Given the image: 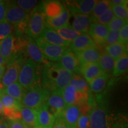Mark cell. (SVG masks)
Here are the masks:
<instances>
[{
	"label": "cell",
	"mask_w": 128,
	"mask_h": 128,
	"mask_svg": "<svg viewBox=\"0 0 128 128\" xmlns=\"http://www.w3.org/2000/svg\"><path fill=\"white\" fill-rule=\"evenodd\" d=\"M56 32L58 33L59 35L65 41L68 42L69 43H71L76 38L80 35L81 34L78 32H76L72 28H71L70 26L64 27L60 28L55 30Z\"/></svg>",
	"instance_id": "obj_31"
},
{
	"label": "cell",
	"mask_w": 128,
	"mask_h": 128,
	"mask_svg": "<svg viewBox=\"0 0 128 128\" xmlns=\"http://www.w3.org/2000/svg\"><path fill=\"white\" fill-rule=\"evenodd\" d=\"M108 33L109 30L106 26L92 22L90 27L88 34L96 45L104 46Z\"/></svg>",
	"instance_id": "obj_13"
},
{
	"label": "cell",
	"mask_w": 128,
	"mask_h": 128,
	"mask_svg": "<svg viewBox=\"0 0 128 128\" xmlns=\"http://www.w3.org/2000/svg\"><path fill=\"white\" fill-rule=\"evenodd\" d=\"M52 128H70L64 122L63 119L60 117H58L55 119V123Z\"/></svg>",
	"instance_id": "obj_43"
},
{
	"label": "cell",
	"mask_w": 128,
	"mask_h": 128,
	"mask_svg": "<svg viewBox=\"0 0 128 128\" xmlns=\"http://www.w3.org/2000/svg\"><path fill=\"white\" fill-rule=\"evenodd\" d=\"M74 54L77 57L80 65H82L98 62L102 52L96 46L80 52H74Z\"/></svg>",
	"instance_id": "obj_17"
},
{
	"label": "cell",
	"mask_w": 128,
	"mask_h": 128,
	"mask_svg": "<svg viewBox=\"0 0 128 128\" xmlns=\"http://www.w3.org/2000/svg\"><path fill=\"white\" fill-rule=\"evenodd\" d=\"M110 128H128V124L125 122H117L112 124Z\"/></svg>",
	"instance_id": "obj_46"
},
{
	"label": "cell",
	"mask_w": 128,
	"mask_h": 128,
	"mask_svg": "<svg viewBox=\"0 0 128 128\" xmlns=\"http://www.w3.org/2000/svg\"><path fill=\"white\" fill-rule=\"evenodd\" d=\"M115 60L107 52L104 51L100 55L98 64L104 73L110 75L114 68Z\"/></svg>",
	"instance_id": "obj_26"
},
{
	"label": "cell",
	"mask_w": 128,
	"mask_h": 128,
	"mask_svg": "<svg viewBox=\"0 0 128 128\" xmlns=\"http://www.w3.org/2000/svg\"><path fill=\"white\" fill-rule=\"evenodd\" d=\"M73 17L71 25L69 26L74 30L80 34H88L90 27L92 23L91 15L81 14H70Z\"/></svg>",
	"instance_id": "obj_12"
},
{
	"label": "cell",
	"mask_w": 128,
	"mask_h": 128,
	"mask_svg": "<svg viewBox=\"0 0 128 128\" xmlns=\"http://www.w3.org/2000/svg\"><path fill=\"white\" fill-rule=\"evenodd\" d=\"M70 85L79 92L85 93H89L91 92L88 84L80 74H74Z\"/></svg>",
	"instance_id": "obj_29"
},
{
	"label": "cell",
	"mask_w": 128,
	"mask_h": 128,
	"mask_svg": "<svg viewBox=\"0 0 128 128\" xmlns=\"http://www.w3.org/2000/svg\"><path fill=\"white\" fill-rule=\"evenodd\" d=\"M76 128H90L88 114H81L76 124Z\"/></svg>",
	"instance_id": "obj_39"
},
{
	"label": "cell",
	"mask_w": 128,
	"mask_h": 128,
	"mask_svg": "<svg viewBox=\"0 0 128 128\" xmlns=\"http://www.w3.org/2000/svg\"><path fill=\"white\" fill-rule=\"evenodd\" d=\"M6 64H7L6 62L2 58V57L0 55V65H6Z\"/></svg>",
	"instance_id": "obj_49"
},
{
	"label": "cell",
	"mask_w": 128,
	"mask_h": 128,
	"mask_svg": "<svg viewBox=\"0 0 128 128\" xmlns=\"http://www.w3.org/2000/svg\"><path fill=\"white\" fill-rule=\"evenodd\" d=\"M128 46L120 43L110 44L105 46V52L113 58L115 60L119 59L124 54H128Z\"/></svg>",
	"instance_id": "obj_27"
},
{
	"label": "cell",
	"mask_w": 128,
	"mask_h": 128,
	"mask_svg": "<svg viewBox=\"0 0 128 128\" xmlns=\"http://www.w3.org/2000/svg\"><path fill=\"white\" fill-rule=\"evenodd\" d=\"M36 43L40 48L44 58L50 62H59L69 48L64 46L54 45L42 41L40 40H36Z\"/></svg>",
	"instance_id": "obj_8"
},
{
	"label": "cell",
	"mask_w": 128,
	"mask_h": 128,
	"mask_svg": "<svg viewBox=\"0 0 128 128\" xmlns=\"http://www.w3.org/2000/svg\"><path fill=\"white\" fill-rule=\"evenodd\" d=\"M58 62L64 69L72 74H80V69L81 66L80 62L74 52L70 50L69 48L64 53Z\"/></svg>",
	"instance_id": "obj_14"
},
{
	"label": "cell",
	"mask_w": 128,
	"mask_h": 128,
	"mask_svg": "<svg viewBox=\"0 0 128 128\" xmlns=\"http://www.w3.org/2000/svg\"><path fill=\"white\" fill-rule=\"evenodd\" d=\"M46 104L49 111L55 118L60 117L66 107L62 98L61 91H55L50 92Z\"/></svg>",
	"instance_id": "obj_10"
},
{
	"label": "cell",
	"mask_w": 128,
	"mask_h": 128,
	"mask_svg": "<svg viewBox=\"0 0 128 128\" xmlns=\"http://www.w3.org/2000/svg\"><path fill=\"white\" fill-rule=\"evenodd\" d=\"M40 78L39 65L28 58L22 64L17 82L26 91H28L40 86L39 82Z\"/></svg>",
	"instance_id": "obj_2"
},
{
	"label": "cell",
	"mask_w": 128,
	"mask_h": 128,
	"mask_svg": "<svg viewBox=\"0 0 128 128\" xmlns=\"http://www.w3.org/2000/svg\"><path fill=\"white\" fill-rule=\"evenodd\" d=\"M0 128H8V122L1 120L0 122Z\"/></svg>",
	"instance_id": "obj_48"
},
{
	"label": "cell",
	"mask_w": 128,
	"mask_h": 128,
	"mask_svg": "<svg viewBox=\"0 0 128 128\" xmlns=\"http://www.w3.org/2000/svg\"><path fill=\"white\" fill-rule=\"evenodd\" d=\"M20 113L21 119L26 126L29 127L38 126L36 112L34 109L22 106L20 108Z\"/></svg>",
	"instance_id": "obj_25"
},
{
	"label": "cell",
	"mask_w": 128,
	"mask_h": 128,
	"mask_svg": "<svg viewBox=\"0 0 128 128\" xmlns=\"http://www.w3.org/2000/svg\"><path fill=\"white\" fill-rule=\"evenodd\" d=\"M46 27V16L42 2L30 13L26 33L31 39L36 40L41 36Z\"/></svg>",
	"instance_id": "obj_4"
},
{
	"label": "cell",
	"mask_w": 128,
	"mask_h": 128,
	"mask_svg": "<svg viewBox=\"0 0 128 128\" xmlns=\"http://www.w3.org/2000/svg\"><path fill=\"white\" fill-rule=\"evenodd\" d=\"M50 92L38 86L26 91L20 102L22 106L36 110L46 103Z\"/></svg>",
	"instance_id": "obj_5"
},
{
	"label": "cell",
	"mask_w": 128,
	"mask_h": 128,
	"mask_svg": "<svg viewBox=\"0 0 128 128\" xmlns=\"http://www.w3.org/2000/svg\"><path fill=\"white\" fill-rule=\"evenodd\" d=\"M128 70V54H124L115 61V64L112 76L114 77H118L127 72Z\"/></svg>",
	"instance_id": "obj_30"
},
{
	"label": "cell",
	"mask_w": 128,
	"mask_h": 128,
	"mask_svg": "<svg viewBox=\"0 0 128 128\" xmlns=\"http://www.w3.org/2000/svg\"><path fill=\"white\" fill-rule=\"evenodd\" d=\"M26 128H40L38 127V126H34V127H29V126H26Z\"/></svg>",
	"instance_id": "obj_51"
},
{
	"label": "cell",
	"mask_w": 128,
	"mask_h": 128,
	"mask_svg": "<svg viewBox=\"0 0 128 128\" xmlns=\"http://www.w3.org/2000/svg\"><path fill=\"white\" fill-rule=\"evenodd\" d=\"M13 27L5 20L0 23V42L12 34Z\"/></svg>",
	"instance_id": "obj_38"
},
{
	"label": "cell",
	"mask_w": 128,
	"mask_h": 128,
	"mask_svg": "<svg viewBox=\"0 0 128 128\" xmlns=\"http://www.w3.org/2000/svg\"><path fill=\"white\" fill-rule=\"evenodd\" d=\"M103 73L98 62L86 64L80 66V74L82 75L88 84Z\"/></svg>",
	"instance_id": "obj_20"
},
{
	"label": "cell",
	"mask_w": 128,
	"mask_h": 128,
	"mask_svg": "<svg viewBox=\"0 0 128 128\" xmlns=\"http://www.w3.org/2000/svg\"><path fill=\"white\" fill-rule=\"evenodd\" d=\"M26 50L28 55L29 56L28 58L31 59L38 65L40 64H44V65H45L49 62V61L45 59L42 52L37 45L34 40L31 39L26 44Z\"/></svg>",
	"instance_id": "obj_21"
},
{
	"label": "cell",
	"mask_w": 128,
	"mask_h": 128,
	"mask_svg": "<svg viewBox=\"0 0 128 128\" xmlns=\"http://www.w3.org/2000/svg\"><path fill=\"white\" fill-rule=\"evenodd\" d=\"M6 65H0V80L2 77L3 75L6 71Z\"/></svg>",
	"instance_id": "obj_47"
},
{
	"label": "cell",
	"mask_w": 128,
	"mask_h": 128,
	"mask_svg": "<svg viewBox=\"0 0 128 128\" xmlns=\"http://www.w3.org/2000/svg\"><path fill=\"white\" fill-rule=\"evenodd\" d=\"M128 25L123 27L119 31V43L128 45Z\"/></svg>",
	"instance_id": "obj_40"
},
{
	"label": "cell",
	"mask_w": 128,
	"mask_h": 128,
	"mask_svg": "<svg viewBox=\"0 0 128 128\" xmlns=\"http://www.w3.org/2000/svg\"><path fill=\"white\" fill-rule=\"evenodd\" d=\"M110 7V6L108 1H106V0L97 1L91 14L92 20L98 17Z\"/></svg>",
	"instance_id": "obj_33"
},
{
	"label": "cell",
	"mask_w": 128,
	"mask_h": 128,
	"mask_svg": "<svg viewBox=\"0 0 128 128\" xmlns=\"http://www.w3.org/2000/svg\"><path fill=\"white\" fill-rule=\"evenodd\" d=\"M24 61H23L22 58L16 55L12 60L7 63L6 71L1 79V83L4 88L12 83L17 82L21 67Z\"/></svg>",
	"instance_id": "obj_7"
},
{
	"label": "cell",
	"mask_w": 128,
	"mask_h": 128,
	"mask_svg": "<svg viewBox=\"0 0 128 128\" xmlns=\"http://www.w3.org/2000/svg\"><path fill=\"white\" fill-rule=\"evenodd\" d=\"M26 92V91L17 81L9 85L4 89V94L12 97V98L18 101L20 103Z\"/></svg>",
	"instance_id": "obj_28"
},
{
	"label": "cell",
	"mask_w": 128,
	"mask_h": 128,
	"mask_svg": "<svg viewBox=\"0 0 128 128\" xmlns=\"http://www.w3.org/2000/svg\"><path fill=\"white\" fill-rule=\"evenodd\" d=\"M115 17L111 8H109L106 12L97 18L92 20V22L100 23L101 24L107 26Z\"/></svg>",
	"instance_id": "obj_35"
},
{
	"label": "cell",
	"mask_w": 128,
	"mask_h": 128,
	"mask_svg": "<svg viewBox=\"0 0 128 128\" xmlns=\"http://www.w3.org/2000/svg\"><path fill=\"white\" fill-rule=\"evenodd\" d=\"M37 116V124L40 128H52L55 123L56 118L48 110L47 104L35 110Z\"/></svg>",
	"instance_id": "obj_15"
},
{
	"label": "cell",
	"mask_w": 128,
	"mask_h": 128,
	"mask_svg": "<svg viewBox=\"0 0 128 128\" xmlns=\"http://www.w3.org/2000/svg\"><path fill=\"white\" fill-rule=\"evenodd\" d=\"M6 2L0 1V23L6 20Z\"/></svg>",
	"instance_id": "obj_44"
},
{
	"label": "cell",
	"mask_w": 128,
	"mask_h": 128,
	"mask_svg": "<svg viewBox=\"0 0 128 128\" xmlns=\"http://www.w3.org/2000/svg\"><path fill=\"white\" fill-rule=\"evenodd\" d=\"M97 1L96 0H76L65 1V7L70 14L91 15Z\"/></svg>",
	"instance_id": "obj_9"
},
{
	"label": "cell",
	"mask_w": 128,
	"mask_h": 128,
	"mask_svg": "<svg viewBox=\"0 0 128 128\" xmlns=\"http://www.w3.org/2000/svg\"><path fill=\"white\" fill-rule=\"evenodd\" d=\"M2 108H3L2 105V104H1V101H0V114H2Z\"/></svg>",
	"instance_id": "obj_50"
},
{
	"label": "cell",
	"mask_w": 128,
	"mask_h": 128,
	"mask_svg": "<svg viewBox=\"0 0 128 128\" xmlns=\"http://www.w3.org/2000/svg\"><path fill=\"white\" fill-rule=\"evenodd\" d=\"M14 3L27 13L30 14L36 7L38 1L35 0H18L14 1Z\"/></svg>",
	"instance_id": "obj_34"
},
{
	"label": "cell",
	"mask_w": 128,
	"mask_h": 128,
	"mask_svg": "<svg viewBox=\"0 0 128 128\" xmlns=\"http://www.w3.org/2000/svg\"><path fill=\"white\" fill-rule=\"evenodd\" d=\"M38 39L54 45L64 46L66 48H69L71 44L62 39L55 30L47 26L46 27L41 36Z\"/></svg>",
	"instance_id": "obj_16"
},
{
	"label": "cell",
	"mask_w": 128,
	"mask_h": 128,
	"mask_svg": "<svg viewBox=\"0 0 128 128\" xmlns=\"http://www.w3.org/2000/svg\"><path fill=\"white\" fill-rule=\"evenodd\" d=\"M70 13L65 7L62 14L58 17L52 18H46V26L54 30L68 26L70 25Z\"/></svg>",
	"instance_id": "obj_23"
},
{
	"label": "cell",
	"mask_w": 128,
	"mask_h": 128,
	"mask_svg": "<svg viewBox=\"0 0 128 128\" xmlns=\"http://www.w3.org/2000/svg\"><path fill=\"white\" fill-rule=\"evenodd\" d=\"M90 128H110V118L103 104H96L88 113Z\"/></svg>",
	"instance_id": "obj_6"
},
{
	"label": "cell",
	"mask_w": 128,
	"mask_h": 128,
	"mask_svg": "<svg viewBox=\"0 0 128 128\" xmlns=\"http://www.w3.org/2000/svg\"><path fill=\"white\" fill-rule=\"evenodd\" d=\"M110 78V75L103 73L89 83V87L91 92L94 93H100L106 88L107 84Z\"/></svg>",
	"instance_id": "obj_24"
},
{
	"label": "cell",
	"mask_w": 128,
	"mask_h": 128,
	"mask_svg": "<svg viewBox=\"0 0 128 128\" xmlns=\"http://www.w3.org/2000/svg\"><path fill=\"white\" fill-rule=\"evenodd\" d=\"M1 122V120H0V122Z\"/></svg>",
	"instance_id": "obj_52"
},
{
	"label": "cell",
	"mask_w": 128,
	"mask_h": 128,
	"mask_svg": "<svg viewBox=\"0 0 128 128\" xmlns=\"http://www.w3.org/2000/svg\"><path fill=\"white\" fill-rule=\"evenodd\" d=\"M110 6L115 17L122 20H128V8L127 6Z\"/></svg>",
	"instance_id": "obj_36"
},
{
	"label": "cell",
	"mask_w": 128,
	"mask_h": 128,
	"mask_svg": "<svg viewBox=\"0 0 128 128\" xmlns=\"http://www.w3.org/2000/svg\"><path fill=\"white\" fill-rule=\"evenodd\" d=\"M110 5L112 6H127V0H112L108 1Z\"/></svg>",
	"instance_id": "obj_45"
},
{
	"label": "cell",
	"mask_w": 128,
	"mask_h": 128,
	"mask_svg": "<svg viewBox=\"0 0 128 128\" xmlns=\"http://www.w3.org/2000/svg\"><path fill=\"white\" fill-rule=\"evenodd\" d=\"M8 128H26V126L22 119L9 120Z\"/></svg>",
	"instance_id": "obj_42"
},
{
	"label": "cell",
	"mask_w": 128,
	"mask_h": 128,
	"mask_svg": "<svg viewBox=\"0 0 128 128\" xmlns=\"http://www.w3.org/2000/svg\"><path fill=\"white\" fill-rule=\"evenodd\" d=\"M16 37L12 34L0 42V55L7 64L16 56Z\"/></svg>",
	"instance_id": "obj_11"
},
{
	"label": "cell",
	"mask_w": 128,
	"mask_h": 128,
	"mask_svg": "<svg viewBox=\"0 0 128 128\" xmlns=\"http://www.w3.org/2000/svg\"><path fill=\"white\" fill-rule=\"evenodd\" d=\"M128 24V20H122L115 17L108 25L106 26L110 31L119 32L123 27Z\"/></svg>",
	"instance_id": "obj_37"
},
{
	"label": "cell",
	"mask_w": 128,
	"mask_h": 128,
	"mask_svg": "<svg viewBox=\"0 0 128 128\" xmlns=\"http://www.w3.org/2000/svg\"><path fill=\"white\" fill-rule=\"evenodd\" d=\"M119 42V32L110 31L106 40L105 46Z\"/></svg>",
	"instance_id": "obj_41"
},
{
	"label": "cell",
	"mask_w": 128,
	"mask_h": 128,
	"mask_svg": "<svg viewBox=\"0 0 128 128\" xmlns=\"http://www.w3.org/2000/svg\"><path fill=\"white\" fill-rule=\"evenodd\" d=\"M44 12L46 18H52L62 14L65 10L64 4L58 1H46L43 2Z\"/></svg>",
	"instance_id": "obj_22"
},
{
	"label": "cell",
	"mask_w": 128,
	"mask_h": 128,
	"mask_svg": "<svg viewBox=\"0 0 128 128\" xmlns=\"http://www.w3.org/2000/svg\"><path fill=\"white\" fill-rule=\"evenodd\" d=\"M81 116V112L78 106H69L62 112L60 117L70 128H76L78 119Z\"/></svg>",
	"instance_id": "obj_19"
},
{
	"label": "cell",
	"mask_w": 128,
	"mask_h": 128,
	"mask_svg": "<svg viewBox=\"0 0 128 128\" xmlns=\"http://www.w3.org/2000/svg\"><path fill=\"white\" fill-rule=\"evenodd\" d=\"M29 15L16 6L14 1L6 2V20L13 27L17 34L26 33Z\"/></svg>",
	"instance_id": "obj_3"
},
{
	"label": "cell",
	"mask_w": 128,
	"mask_h": 128,
	"mask_svg": "<svg viewBox=\"0 0 128 128\" xmlns=\"http://www.w3.org/2000/svg\"><path fill=\"white\" fill-rule=\"evenodd\" d=\"M0 101L2 104L3 108L20 109L22 107L18 101L12 98L11 96L4 93H3L0 97Z\"/></svg>",
	"instance_id": "obj_32"
},
{
	"label": "cell",
	"mask_w": 128,
	"mask_h": 128,
	"mask_svg": "<svg viewBox=\"0 0 128 128\" xmlns=\"http://www.w3.org/2000/svg\"><path fill=\"white\" fill-rule=\"evenodd\" d=\"M96 46L88 34H81L71 43L70 49L73 52H78Z\"/></svg>",
	"instance_id": "obj_18"
},
{
	"label": "cell",
	"mask_w": 128,
	"mask_h": 128,
	"mask_svg": "<svg viewBox=\"0 0 128 128\" xmlns=\"http://www.w3.org/2000/svg\"><path fill=\"white\" fill-rule=\"evenodd\" d=\"M72 75L58 62H49L42 72V87L50 92L62 91L70 85Z\"/></svg>",
	"instance_id": "obj_1"
}]
</instances>
